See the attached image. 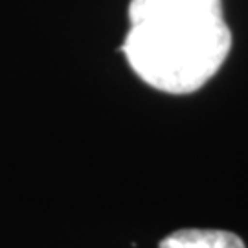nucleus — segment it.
I'll use <instances>...</instances> for the list:
<instances>
[{"label":"nucleus","mask_w":248,"mask_h":248,"mask_svg":"<svg viewBox=\"0 0 248 248\" xmlns=\"http://www.w3.org/2000/svg\"><path fill=\"white\" fill-rule=\"evenodd\" d=\"M129 20L120 52L134 74L160 92H195L230 53L222 0H131Z\"/></svg>","instance_id":"obj_1"},{"label":"nucleus","mask_w":248,"mask_h":248,"mask_svg":"<svg viewBox=\"0 0 248 248\" xmlns=\"http://www.w3.org/2000/svg\"><path fill=\"white\" fill-rule=\"evenodd\" d=\"M160 248H245V243L232 232L189 228L169 233Z\"/></svg>","instance_id":"obj_2"}]
</instances>
